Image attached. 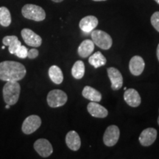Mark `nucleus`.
<instances>
[{"instance_id":"obj_11","label":"nucleus","mask_w":159,"mask_h":159,"mask_svg":"<svg viewBox=\"0 0 159 159\" xmlns=\"http://www.w3.org/2000/svg\"><path fill=\"white\" fill-rule=\"evenodd\" d=\"M157 130L155 128H149L145 129L141 133L139 140L140 144L144 147L152 145L156 140Z\"/></svg>"},{"instance_id":"obj_23","label":"nucleus","mask_w":159,"mask_h":159,"mask_svg":"<svg viewBox=\"0 0 159 159\" xmlns=\"http://www.w3.org/2000/svg\"><path fill=\"white\" fill-rule=\"evenodd\" d=\"M11 24V15L6 7H0V25L3 27H8Z\"/></svg>"},{"instance_id":"obj_6","label":"nucleus","mask_w":159,"mask_h":159,"mask_svg":"<svg viewBox=\"0 0 159 159\" xmlns=\"http://www.w3.org/2000/svg\"><path fill=\"white\" fill-rule=\"evenodd\" d=\"M41 125V119L37 115H31L24 121L21 130L25 134L29 135L35 132Z\"/></svg>"},{"instance_id":"obj_30","label":"nucleus","mask_w":159,"mask_h":159,"mask_svg":"<svg viewBox=\"0 0 159 159\" xmlns=\"http://www.w3.org/2000/svg\"><path fill=\"white\" fill-rule=\"evenodd\" d=\"M93 1H95V2H101V1H105V0H93Z\"/></svg>"},{"instance_id":"obj_33","label":"nucleus","mask_w":159,"mask_h":159,"mask_svg":"<svg viewBox=\"0 0 159 159\" xmlns=\"http://www.w3.org/2000/svg\"><path fill=\"white\" fill-rule=\"evenodd\" d=\"M158 124L159 125V116H158Z\"/></svg>"},{"instance_id":"obj_12","label":"nucleus","mask_w":159,"mask_h":159,"mask_svg":"<svg viewBox=\"0 0 159 159\" xmlns=\"http://www.w3.org/2000/svg\"><path fill=\"white\" fill-rule=\"evenodd\" d=\"M145 63L144 59L139 55H135L130 59L129 63V69L130 73L134 76H139L143 72Z\"/></svg>"},{"instance_id":"obj_4","label":"nucleus","mask_w":159,"mask_h":159,"mask_svg":"<svg viewBox=\"0 0 159 159\" xmlns=\"http://www.w3.org/2000/svg\"><path fill=\"white\" fill-rule=\"evenodd\" d=\"M91 36L94 44L104 50H108L113 44V40L111 35L100 30L91 31Z\"/></svg>"},{"instance_id":"obj_27","label":"nucleus","mask_w":159,"mask_h":159,"mask_svg":"<svg viewBox=\"0 0 159 159\" xmlns=\"http://www.w3.org/2000/svg\"><path fill=\"white\" fill-rule=\"evenodd\" d=\"M156 54H157V57H158V61H159V43H158V47H157Z\"/></svg>"},{"instance_id":"obj_9","label":"nucleus","mask_w":159,"mask_h":159,"mask_svg":"<svg viewBox=\"0 0 159 159\" xmlns=\"http://www.w3.org/2000/svg\"><path fill=\"white\" fill-rule=\"evenodd\" d=\"M35 150L40 156L47 158L52 153L53 148L51 143L45 139H39L34 143Z\"/></svg>"},{"instance_id":"obj_31","label":"nucleus","mask_w":159,"mask_h":159,"mask_svg":"<svg viewBox=\"0 0 159 159\" xmlns=\"http://www.w3.org/2000/svg\"><path fill=\"white\" fill-rule=\"evenodd\" d=\"M5 48V45H4V46H2V49H4Z\"/></svg>"},{"instance_id":"obj_8","label":"nucleus","mask_w":159,"mask_h":159,"mask_svg":"<svg viewBox=\"0 0 159 159\" xmlns=\"http://www.w3.org/2000/svg\"><path fill=\"white\" fill-rule=\"evenodd\" d=\"M21 34L26 44L28 46L33 47H39L42 43L41 37L31 30L30 29H23L21 32Z\"/></svg>"},{"instance_id":"obj_26","label":"nucleus","mask_w":159,"mask_h":159,"mask_svg":"<svg viewBox=\"0 0 159 159\" xmlns=\"http://www.w3.org/2000/svg\"><path fill=\"white\" fill-rule=\"evenodd\" d=\"M39 50L36 49H31L28 50V52H27V57H29L30 59H35L39 56Z\"/></svg>"},{"instance_id":"obj_5","label":"nucleus","mask_w":159,"mask_h":159,"mask_svg":"<svg viewBox=\"0 0 159 159\" xmlns=\"http://www.w3.org/2000/svg\"><path fill=\"white\" fill-rule=\"evenodd\" d=\"M68 100V97L64 91L59 89H54L49 92L47 101L51 108H58L64 105Z\"/></svg>"},{"instance_id":"obj_3","label":"nucleus","mask_w":159,"mask_h":159,"mask_svg":"<svg viewBox=\"0 0 159 159\" xmlns=\"http://www.w3.org/2000/svg\"><path fill=\"white\" fill-rule=\"evenodd\" d=\"M21 13L26 19L35 21H41L46 18L44 10L40 6L32 4H27L24 6L21 9Z\"/></svg>"},{"instance_id":"obj_18","label":"nucleus","mask_w":159,"mask_h":159,"mask_svg":"<svg viewBox=\"0 0 159 159\" xmlns=\"http://www.w3.org/2000/svg\"><path fill=\"white\" fill-rule=\"evenodd\" d=\"M2 43L5 46L9 47V52L12 55H15L17 49L21 47V43L18 39V37L16 35H7L4 37L2 39Z\"/></svg>"},{"instance_id":"obj_14","label":"nucleus","mask_w":159,"mask_h":159,"mask_svg":"<svg viewBox=\"0 0 159 159\" xmlns=\"http://www.w3.org/2000/svg\"><path fill=\"white\" fill-rule=\"evenodd\" d=\"M97 25H98V19L94 16H88L83 18L79 24L81 30L87 33L94 30Z\"/></svg>"},{"instance_id":"obj_28","label":"nucleus","mask_w":159,"mask_h":159,"mask_svg":"<svg viewBox=\"0 0 159 159\" xmlns=\"http://www.w3.org/2000/svg\"><path fill=\"white\" fill-rule=\"evenodd\" d=\"M52 1L55 2H61L63 1V0H52Z\"/></svg>"},{"instance_id":"obj_24","label":"nucleus","mask_w":159,"mask_h":159,"mask_svg":"<svg viewBox=\"0 0 159 159\" xmlns=\"http://www.w3.org/2000/svg\"><path fill=\"white\" fill-rule=\"evenodd\" d=\"M151 24L152 27L156 30L157 31L159 32V12H155L152 15L150 19Z\"/></svg>"},{"instance_id":"obj_20","label":"nucleus","mask_w":159,"mask_h":159,"mask_svg":"<svg viewBox=\"0 0 159 159\" xmlns=\"http://www.w3.org/2000/svg\"><path fill=\"white\" fill-rule=\"evenodd\" d=\"M49 77L53 83L59 85L62 83L63 80V75L61 68L57 66H52L49 69Z\"/></svg>"},{"instance_id":"obj_1","label":"nucleus","mask_w":159,"mask_h":159,"mask_svg":"<svg viewBox=\"0 0 159 159\" xmlns=\"http://www.w3.org/2000/svg\"><path fill=\"white\" fill-rule=\"evenodd\" d=\"M25 66L16 61H6L0 63V80L2 81H19L25 77Z\"/></svg>"},{"instance_id":"obj_13","label":"nucleus","mask_w":159,"mask_h":159,"mask_svg":"<svg viewBox=\"0 0 159 159\" xmlns=\"http://www.w3.org/2000/svg\"><path fill=\"white\" fill-rule=\"evenodd\" d=\"M124 99L127 104L134 108L139 106L142 102L139 92L134 89H127L125 91Z\"/></svg>"},{"instance_id":"obj_17","label":"nucleus","mask_w":159,"mask_h":159,"mask_svg":"<svg viewBox=\"0 0 159 159\" xmlns=\"http://www.w3.org/2000/svg\"><path fill=\"white\" fill-rule=\"evenodd\" d=\"M94 45L95 44L92 41V40H84L80 44L78 49H77L78 55L81 57H84V58L90 56L93 51L94 50Z\"/></svg>"},{"instance_id":"obj_15","label":"nucleus","mask_w":159,"mask_h":159,"mask_svg":"<svg viewBox=\"0 0 159 159\" xmlns=\"http://www.w3.org/2000/svg\"><path fill=\"white\" fill-rule=\"evenodd\" d=\"M87 110L91 116L96 118H105L108 115V111L105 107L99 105L97 102H91L89 103Z\"/></svg>"},{"instance_id":"obj_25","label":"nucleus","mask_w":159,"mask_h":159,"mask_svg":"<svg viewBox=\"0 0 159 159\" xmlns=\"http://www.w3.org/2000/svg\"><path fill=\"white\" fill-rule=\"evenodd\" d=\"M27 52H28V49H27V47H25V46L21 45V47L16 52L15 55L18 57H19V58L25 59L26 57H27Z\"/></svg>"},{"instance_id":"obj_16","label":"nucleus","mask_w":159,"mask_h":159,"mask_svg":"<svg viewBox=\"0 0 159 159\" xmlns=\"http://www.w3.org/2000/svg\"><path fill=\"white\" fill-rule=\"evenodd\" d=\"M66 143L68 148L73 151H77L80 148L81 140L78 134L75 130L69 131L66 136Z\"/></svg>"},{"instance_id":"obj_19","label":"nucleus","mask_w":159,"mask_h":159,"mask_svg":"<svg viewBox=\"0 0 159 159\" xmlns=\"http://www.w3.org/2000/svg\"><path fill=\"white\" fill-rule=\"evenodd\" d=\"M82 94L85 99H89L91 102H99L102 99V94H100V92L89 85L84 87L82 91Z\"/></svg>"},{"instance_id":"obj_7","label":"nucleus","mask_w":159,"mask_h":159,"mask_svg":"<svg viewBox=\"0 0 159 159\" xmlns=\"http://www.w3.org/2000/svg\"><path fill=\"white\" fill-rule=\"evenodd\" d=\"M120 131L116 125H110L105 131L103 142L108 147H113L118 142Z\"/></svg>"},{"instance_id":"obj_10","label":"nucleus","mask_w":159,"mask_h":159,"mask_svg":"<svg viewBox=\"0 0 159 159\" xmlns=\"http://www.w3.org/2000/svg\"><path fill=\"white\" fill-rule=\"evenodd\" d=\"M107 71L111 83V89L114 91L119 90L123 85V77L121 72L114 67L108 68Z\"/></svg>"},{"instance_id":"obj_21","label":"nucleus","mask_w":159,"mask_h":159,"mask_svg":"<svg viewBox=\"0 0 159 159\" xmlns=\"http://www.w3.org/2000/svg\"><path fill=\"white\" fill-rule=\"evenodd\" d=\"M106 62V58L100 52H97L94 54L91 55L89 58V63L96 69L105 65Z\"/></svg>"},{"instance_id":"obj_22","label":"nucleus","mask_w":159,"mask_h":159,"mask_svg":"<svg viewBox=\"0 0 159 159\" xmlns=\"http://www.w3.org/2000/svg\"><path fill=\"white\" fill-rule=\"evenodd\" d=\"M85 74V64L82 61H77L73 65L71 69V75L74 78L80 80L83 78Z\"/></svg>"},{"instance_id":"obj_32","label":"nucleus","mask_w":159,"mask_h":159,"mask_svg":"<svg viewBox=\"0 0 159 159\" xmlns=\"http://www.w3.org/2000/svg\"><path fill=\"white\" fill-rule=\"evenodd\" d=\"M155 1H156V2H157V3H158V5H159V0H155Z\"/></svg>"},{"instance_id":"obj_29","label":"nucleus","mask_w":159,"mask_h":159,"mask_svg":"<svg viewBox=\"0 0 159 159\" xmlns=\"http://www.w3.org/2000/svg\"><path fill=\"white\" fill-rule=\"evenodd\" d=\"M10 107H11V105H8V104H6V106H5V108H7V109H8V108H10Z\"/></svg>"},{"instance_id":"obj_2","label":"nucleus","mask_w":159,"mask_h":159,"mask_svg":"<svg viewBox=\"0 0 159 159\" xmlns=\"http://www.w3.org/2000/svg\"><path fill=\"white\" fill-rule=\"evenodd\" d=\"M21 86L18 81H7L3 87V98L6 104L13 105L19 98Z\"/></svg>"}]
</instances>
